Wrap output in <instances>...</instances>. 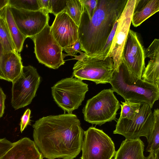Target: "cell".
<instances>
[{"mask_svg": "<svg viewBox=\"0 0 159 159\" xmlns=\"http://www.w3.org/2000/svg\"><path fill=\"white\" fill-rule=\"evenodd\" d=\"M159 11V0H137L131 23L138 27Z\"/></svg>", "mask_w": 159, "mask_h": 159, "instance_id": "ac0fdd59", "label": "cell"}, {"mask_svg": "<svg viewBox=\"0 0 159 159\" xmlns=\"http://www.w3.org/2000/svg\"><path fill=\"white\" fill-rule=\"evenodd\" d=\"M81 150V159H112L116 152L111 139L93 126L84 131Z\"/></svg>", "mask_w": 159, "mask_h": 159, "instance_id": "9c48e42d", "label": "cell"}, {"mask_svg": "<svg viewBox=\"0 0 159 159\" xmlns=\"http://www.w3.org/2000/svg\"><path fill=\"white\" fill-rule=\"evenodd\" d=\"M8 5L17 9L31 11L41 10L39 0H9Z\"/></svg>", "mask_w": 159, "mask_h": 159, "instance_id": "d4e9b609", "label": "cell"}, {"mask_svg": "<svg viewBox=\"0 0 159 159\" xmlns=\"http://www.w3.org/2000/svg\"><path fill=\"white\" fill-rule=\"evenodd\" d=\"M0 42L4 54L11 52H18L14 45L4 20L0 14Z\"/></svg>", "mask_w": 159, "mask_h": 159, "instance_id": "7402d4cb", "label": "cell"}, {"mask_svg": "<svg viewBox=\"0 0 159 159\" xmlns=\"http://www.w3.org/2000/svg\"><path fill=\"white\" fill-rule=\"evenodd\" d=\"M68 0H49V11L56 16L64 11Z\"/></svg>", "mask_w": 159, "mask_h": 159, "instance_id": "4316f807", "label": "cell"}, {"mask_svg": "<svg viewBox=\"0 0 159 159\" xmlns=\"http://www.w3.org/2000/svg\"><path fill=\"white\" fill-rule=\"evenodd\" d=\"M152 108L147 103L141 102L139 111L133 120L119 118L113 134L121 135L127 139L142 136L147 138L154 122Z\"/></svg>", "mask_w": 159, "mask_h": 159, "instance_id": "30bf717a", "label": "cell"}, {"mask_svg": "<svg viewBox=\"0 0 159 159\" xmlns=\"http://www.w3.org/2000/svg\"><path fill=\"white\" fill-rule=\"evenodd\" d=\"M0 14L4 20L14 45L18 53L23 49L26 38L19 30L12 16L8 5L0 11Z\"/></svg>", "mask_w": 159, "mask_h": 159, "instance_id": "ffe728a7", "label": "cell"}, {"mask_svg": "<svg viewBox=\"0 0 159 159\" xmlns=\"http://www.w3.org/2000/svg\"><path fill=\"white\" fill-rule=\"evenodd\" d=\"M127 1L98 0L96 10L91 19L83 5L78 30L81 50L89 56L95 55L101 50Z\"/></svg>", "mask_w": 159, "mask_h": 159, "instance_id": "7a4b0ae2", "label": "cell"}, {"mask_svg": "<svg viewBox=\"0 0 159 159\" xmlns=\"http://www.w3.org/2000/svg\"><path fill=\"white\" fill-rule=\"evenodd\" d=\"M145 49L137 33L130 29L123 48L121 59L129 70L139 79L145 67Z\"/></svg>", "mask_w": 159, "mask_h": 159, "instance_id": "4fadbf2b", "label": "cell"}, {"mask_svg": "<svg viewBox=\"0 0 159 159\" xmlns=\"http://www.w3.org/2000/svg\"><path fill=\"white\" fill-rule=\"evenodd\" d=\"M159 150L154 153L153 152H150L149 155L146 157L145 159H159Z\"/></svg>", "mask_w": 159, "mask_h": 159, "instance_id": "e575fe53", "label": "cell"}, {"mask_svg": "<svg viewBox=\"0 0 159 159\" xmlns=\"http://www.w3.org/2000/svg\"><path fill=\"white\" fill-rule=\"evenodd\" d=\"M144 145L140 138L123 141L114 159H145L143 152Z\"/></svg>", "mask_w": 159, "mask_h": 159, "instance_id": "e0dca14e", "label": "cell"}, {"mask_svg": "<svg viewBox=\"0 0 159 159\" xmlns=\"http://www.w3.org/2000/svg\"><path fill=\"white\" fill-rule=\"evenodd\" d=\"M13 143L5 138L0 139V158L12 146Z\"/></svg>", "mask_w": 159, "mask_h": 159, "instance_id": "4dcf8cb0", "label": "cell"}, {"mask_svg": "<svg viewBox=\"0 0 159 159\" xmlns=\"http://www.w3.org/2000/svg\"><path fill=\"white\" fill-rule=\"evenodd\" d=\"M43 158L34 141L24 137L13 143L12 147L0 159H43Z\"/></svg>", "mask_w": 159, "mask_h": 159, "instance_id": "9a60e30c", "label": "cell"}, {"mask_svg": "<svg viewBox=\"0 0 159 159\" xmlns=\"http://www.w3.org/2000/svg\"><path fill=\"white\" fill-rule=\"evenodd\" d=\"M40 81V77L34 67L23 66L20 75L12 82L11 104L15 110L31 103Z\"/></svg>", "mask_w": 159, "mask_h": 159, "instance_id": "52a82bcc", "label": "cell"}, {"mask_svg": "<svg viewBox=\"0 0 159 159\" xmlns=\"http://www.w3.org/2000/svg\"><path fill=\"white\" fill-rule=\"evenodd\" d=\"M34 43V53L39 62L48 68L57 69L64 65L62 48L50 32L48 24L39 34L31 38Z\"/></svg>", "mask_w": 159, "mask_h": 159, "instance_id": "ba28073f", "label": "cell"}, {"mask_svg": "<svg viewBox=\"0 0 159 159\" xmlns=\"http://www.w3.org/2000/svg\"><path fill=\"white\" fill-rule=\"evenodd\" d=\"M80 55H75L77 60L73 66L72 75L80 80L94 82L96 84L110 83L114 71L112 58L89 56L80 51Z\"/></svg>", "mask_w": 159, "mask_h": 159, "instance_id": "277c9868", "label": "cell"}, {"mask_svg": "<svg viewBox=\"0 0 159 159\" xmlns=\"http://www.w3.org/2000/svg\"><path fill=\"white\" fill-rule=\"evenodd\" d=\"M4 54L3 49L0 42V79L7 81L3 69L2 61Z\"/></svg>", "mask_w": 159, "mask_h": 159, "instance_id": "d6a6232c", "label": "cell"}, {"mask_svg": "<svg viewBox=\"0 0 159 159\" xmlns=\"http://www.w3.org/2000/svg\"><path fill=\"white\" fill-rule=\"evenodd\" d=\"M64 10L79 26L83 10V5L80 0H68Z\"/></svg>", "mask_w": 159, "mask_h": 159, "instance_id": "603a6c76", "label": "cell"}, {"mask_svg": "<svg viewBox=\"0 0 159 159\" xmlns=\"http://www.w3.org/2000/svg\"><path fill=\"white\" fill-rule=\"evenodd\" d=\"M10 8L16 25L26 38L37 35L48 24L49 13L42 10L31 11L11 7Z\"/></svg>", "mask_w": 159, "mask_h": 159, "instance_id": "7c38bea8", "label": "cell"}, {"mask_svg": "<svg viewBox=\"0 0 159 159\" xmlns=\"http://www.w3.org/2000/svg\"><path fill=\"white\" fill-rule=\"evenodd\" d=\"M88 84L73 77L62 79L52 88L54 101L65 112L72 113L78 108L88 91Z\"/></svg>", "mask_w": 159, "mask_h": 159, "instance_id": "8992f818", "label": "cell"}, {"mask_svg": "<svg viewBox=\"0 0 159 159\" xmlns=\"http://www.w3.org/2000/svg\"><path fill=\"white\" fill-rule=\"evenodd\" d=\"M118 20L115 24L112 30L109 35L107 41L102 49L96 55L93 56L102 58H105L107 57L109 52L113 39L115 33L118 23Z\"/></svg>", "mask_w": 159, "mask_h": 159, "instance_id": "484cf974", "label": "cell"}, {"mask_svg": "<svg viewBox=\"0 0 159 159\" xmlns=\"http://www.w3.org/2000/svg\"><path fill=\"white\" fill-rule=\"evenodd\" d=\"M120 105L111 89H104L87 101L83 109L84 120L100 126L115 120Z\"/></svg>", "mask_w": 159, "mask_h": 159, "instance_id": "5b68a950", "label": "cell"}, {"mask_svg": "<svg viewBox=\"0 0 159 159\" xmlns=\"http://www.w3.org/2000/svg\"><path fill=\"white\" fill-rule=\"evenodd\" d=\"M110 84L113 92L121 96L125 101L145 102L152 108L159 98V87L133 74L122 59L118 71L114 70Z\"/></svg>", "mask_w": 159, "mask_h": 159, "instance_id": "3957f363", "label": "cell"}, {"mask_svg": "<svg viewBox=\"0 0 159 159\" xmlns=\"http://www.w3.org/2000/svg\"><path fill=\"white\" fill-rule=\"evenodd\" d=\"M154 122L152 127L147 138L148 145L147 152L154 153L159 150V109H154L153 112Z\"/></svg>", "mask_w": 159, "mask_h": 159, "instance_id": "44dd1931", "label": "cell"}, {"mask_svg": "<svg viewBox=\"0 0 159 159\" xmlns=\"http://www.w3.org/2000/svg\"><path fill=\"white\" fill-rule=\"evenodd\" d=\"M120 104L121 112L120 118L133 120L138 112L141 102L125 101Z\"/></svg>", "mask_w": 159, "mask_h": 159, "instance_id": "cb8c5ba5", "label": "cell"}, {"mask_svg": "<svg viewBox=\"0 0 159 159\" xmlns=\"http://www.w3.org/2000/svg\"><path fill=\"white\" fill-rule=\"evenodd\" d=\"M85 8L89 16L91 19L96 10L98 0H80Z\"/></svg>", "mask_w": 159, "mask_h": 159, "instance_id": "83f0119b", "label": "cell"}, {"mask_svg": "<svg viewBox=\"0 0 159 159\" xmlns=\"http://www.w3.org/2000/svg\"><path fill=\"white\" fill-rule=\"evenodd\" d=\"M81 50V44L79 39L75 43L69 46L62 48L63 51L67 53V55L73 56L76 55L77 53Z\"/></svg>", "mask_w": 159, "mask_h": 159, "instance_id": "f1b7e54d", "label": "cell"}, {"mask_svg": "<svg viewBox=\"0 0 159 159\" xmlns=\"http://www.w3.org/2000/svg\"><path fill=\"white\" fill-rule=\"evenodd\" d=\"M39 5L41 10L49 13V0H39Z\"/></svg>", "mask_w": 159, "mask_h": 159, "instance_id": "836d02e7", "label": "cell"}, {"mask_svg": "<svg viewBox=\"0 0 159 159\" xmlns=\"http://www.w3.org/2000/svg\"><path fill=\"white\" fill-rule=\"evenodd\" d=\"M19 53L11 52L4 54L3 67L7 81L12 82L21 74L23 66Z\"/></svg>", "mask_w": 159, "mask_h": 159, "instance_id": "d6986e66", "label": "cell"}, {"mask_svg": "<svg viewBox=\"0 0 159 159\" xmlns=\"http://www.w3.org/2000/svg\"><path fill=\"white\" fill-rule=\"evenodd\" d=\"M137 2V0H128L118 20L115 33L107 56L112 58L114 70L117 71L118 70L123 48L130 30L132 15Z\"/></svg>", "mask_w": 159, "mask_h": 159, "instance_id": "8fae6325", "label": "cell"}, {"mask_svg": "<svg viewBox=\"0 0 159 159\" xmlns=\"http://www.w3.org/2000/svg\"><path fill=\"white\" fill-rule=\"evenodd\" d=\"M6 95L2 88L0 87V118L2 117L4 113L5 108V102Z\"/></svg>", "mask_w": 159, "mask_h": 159, "instance_id": "1f68e13d", "label": "cell"}, {"mask_svg": "<svg viewBox=\"0 0 159 159\" xmlns=\"http://www.w3.org/2000/svg\"><path fill=\"white\" fill-rule=\"evenodd\" d=\"M33 127L34 142L43 157L74 159L80 153L84 131L76 115L43 117Z\"/></svg>", "mask_w": 159, "mask_h": 159, "instance_id": "6da1fadb", "label": "cell"}, {"mask_svg": "<svg viewBox=\"0 0 159 159\" xmlns=\"http://www.w3.org/2000/svg\"><path fill=\"white\" fill-rule=\"evenodd\" d=\"M145 58L150 59L141 79L158 87L159 84V39H155L145 49Z\"/></svg>", "mask_w": 159, "mask_h": 159, "instance_id": "2e32d148", "label": "cell"}, {"mask_svg": "<svg viewBox=\"0 0 159 159\" xmlns=\"http://www.w3.org/2000/svg\"><path fill=\"white\" fill-rule=\"evenodd\" d=\"M31 110L29 109H27L24 113L21 118L20 124V130L22 132L27 125L30 124V115Z\"/></svg>", "mask_w": 159, "mask_h": 159, "instance_id": "f546056e", "label": "cell"}, {"mask_svg": "<svg viewBox=\"0 0 159 159\" xmlns=\"http://www.w3.org/2000/svg\"><path fill=\"white\" fill-rule=\"evenodd\" d=\"M78 26L65 10L56 16L50 26L53 38L62 48L67 47L78 39Z\"/></svg>", "mask_w": 159, "mask_h": 159, "instance_id": "5bb4252c", "label": "cell"}, {"mask_svg": "<svg viewBox=\"0 0 159 159\" xmlns=\"http://www.w3.org/2000/svg\"><path fill=\"white\" fill-rule=\"evenodd\" d=\"M9 0H0V11L8 5Z\"/></svg>", "mask_w": 159, "mask_h": 159, "instance_id": "d590c367", "label": "cell"}]
</instances>
